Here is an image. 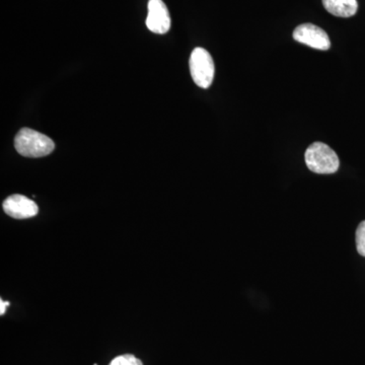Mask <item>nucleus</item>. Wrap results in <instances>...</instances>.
Masks as SVG:
<instances>
[{"mask_svg":"<svg viewBox=\"0 0 365 365\" xmlns=\"http://www.w3.org/2000/svg\"><path fill=\"white\" fill-rule=\"evenodd\" d=\"M109 365H143L140 359L132 354H124L112 360Z\"/></svg>","mask_w":365,"mask_h":365,"instance_id":"nucleus-8","label":"nucleus"},{"mask_svg":"<svg viewBox=\"0 0 365 365\" xmlns=\"http://www.w3.org/2000/svg\"><path fill=\"white\" fill-rule=\"evenodd\" d=\"M146 26L150 32L165 34L170 28L169 9L163 0H150L148 1V14Z\"/></svg>","mask_w":365,"mask_h":365,"instance_id":"nucleus-6","label":"nucleus"},{"mask_svg":"<svg viewBox=\"0 0 365 365\" xmlns=\"http://www.w3.org/2000/svg\"><path fill=\"white\" fill-rule=\"evenodd\" d=\"M2 206H4V212L16 220L34 217L39 212L37 203L20 194L7 197Z\"/></svg>","mask_w":365,"mask_h":365,"instance_id":"nucleus-5","label":"nucleus"},{"mask_svg":"<svg viewBox=\"0 0 365 365\" xmlns=\"http://www.w3.org/2000/svg\"><path fill=\"white\" fill-rule=\"evenodd\" d=\"M327 11L339 18H350L357 13L356 0H323Z\"/></svg>","mask_w":365,"mask_h":365,"instance_id":"nucleus-7","label":"nucleus"},{"mask_svg":"<svg viewBox=\"0 0 365 365\" xmlns=\"http://www.w3.org/2000/svg\"><path fill=\"white\" fill-rule=\"evenodd\" d=\"M304 160L307 168L316 174H334L339 169L337 153L325 143L311 144L306 151Z\"/></svg>","mask_w":365,"mask_h":365,"instance_id":"nucleus-2","label":"nucleus"},{"mask_svg":"<svg viewBox=\"0 0 365 365\" xmlns=\"http://www.w3.org/2000/svg\"><path fill=\"white\" fill-rule=\"evenodd\" d=\"M294 39L314 49L324 50V51L330 49L331 47L328 34L323 29L313 24H304L297 26L294 32Z\"/></svg>","mask_w":365,"mask_h":365,"instance_id":"nucleus-4","label":"nucleus"},{"mask_svg":"<svg viewBox=\"0 0 365 365\" xmlns=\"http://www.w3.org/2000/svg\"><path fill=\"white\" fill-rule=\"evenodd\" d=\"M7 306H9V302H4V300L0 299V307H1V309H0V314H1V316L6 313Z\"/></svg>","mask_w":365,"mask_h":365,"instance_id":"nucleus-10","label":"nucleus"},{"mask_svg":"<svg viewBox=\"0 0 365 365\" xmlns=\"http://www.w3.org/2000/svg\"><path fill=\"white\" fill-rule=\"evenodd\" d=\"M190 71L194 83L202 88H208L215 78V67L207 50L195 48L190 56Z\"/></svg>","mask_w":365,"mask_h":365,"instance_id":"nucleus-3","label":"nucleus"},{"mask_svg":"<svg viewBox=\"0 0 365 365\" xmlns=\"http://www.w3.org/2000/svg\"><path fill=\"white\" fill-rule=\"evenodd\" d=\"M14 146L26 158H43L54 150L55 143L50 137L30 128L21 129L14 138Z\"/></svg>","mask_w":365,"mask_h":365,"instance_id":"nucleus-1","label":"nucleus"},{"mask_svg":"<svg viewBox=\"0 0 365 365\" xmlns=\"http://www.w3.org/2000/svg\"><path fill=\"white\" fill-rule=\"evenodd\" d=\"M95 365H98V364H95Z\"/></svg>","mask_w":365,"mask_h":365,"instance_id":"nucleus-11","label":"nucleus"},{"mask_svg":"<svg viewBox=\"0 0 365 365\" xmlns=\"http://www.w3.org/2000/svg\"><path fill=\"white\" fill-rule=\"evenodd\" d=\"M356 247L357 251L365 257V222H362L356 230Z\"/></svg>","mask_w":365,"mask_h":365,"instance_id":"nucleus-9","label":"nucleus"}]
</instances>
